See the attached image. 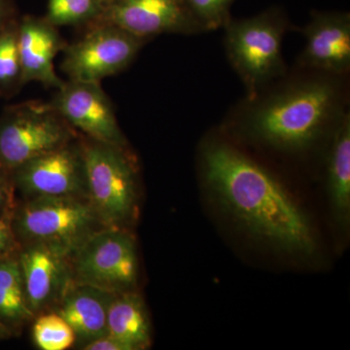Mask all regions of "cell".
Segmentation results:
<instances>
[{
  "mask_svg": "<svg viewBox=\"0 0 350 350\" xmlns=\"http://www.w3.org/2000/svg\"><path fill=\"white\" fill-rule=\"evenodd\" d=\"M202 170L214 195L253 234L289 252H313L314 234L305 213L261 165L214 140L202 149Z\"/></svg>",
  "mask_w": 350,
  "mask_h": 350,
  "instance_id": "6da1fadb",
  "label": "cell"
},
{
  "mask_svg": "<svg viewBox=\"0 0 350 350\" xmlns=\"http://www.w3.org/2000/svg\"><path fill=\"white\" fill-rule=\"evenodd\" d=\"M344 113L337 83L328 77L310 78L255 103L244 119V129L269 146L298 152L319 142Z\"/></svg>",
  "mask_w": 350,
  "mask_h": 350,
  "instance_id": "7a4b0ae2",
  "label": "cell"
},
{
  "mask_svg": "<svg viewBox=\"0 0 350 350\" xmlns=\"http://www.w3.org/2000/svg\"><path fill=\"white\" fill-rule=\"evenodd\" d=\"M16 239L40 243L72 257L94 232L105 228L87 197L31 198L12 215Z\"/></svg>",
  "mask_w": 350,
  "mask_h": 350,
  "instance_id": "3957f363",
  "label": "cell"
},
{
  "mask_svg": "<svg viewBox=\"0 0 350 350\" xmlns=\"http://www.w3.org/2000/svg\"><path fill=\"white\" fill-rule=\"evenodd\" d=\"M224 27L228 57L248 100H257L262 88L284 71L282 43L286 18L280 9L271 8L247 19H230Z\"/></svg>",
  "mask_w": 350,
  "mask_h": 350,
  "instance_id": "277c9868",
  "label": "cell"
},
{
  "mask_svg": "<svg viewBox=\"0 0 350 350\" xmlns=\"http://www.w3.org/2000/svg\"><path fill=\"white\" fill-rule=\"evenodd\" d=\"M88 200L108 228H120L135 213L137 188L130 153L87 137L80 142Z\"/></svg>",
  "mask_w": 350,
  "mask_h": 350,
  "instance_id": "5b68a950",
  "label": "cell"
},
{
  "mask_svg": "<svg viewBox=\"0 0 350 350\" xmlns=\"http://www.w3.org/2000/svg\"><path fill=\"white\" fill-rule=\"evenodd\" d=\"M75 137V129L50 103L29 101L7 108L0 117V167L11 174Z\"/></svg>",
  "mask_w": 350,
  "mask_h": 350,
  "instance_id": "8992f818",
  "label": "cell"
},
{
  "mask_svg": "<svg viewBox=\"0 0 350 350\" xmlns=\"http://www.w3.org/2000/svg\"><path fill=\"white\" fill-rule=\"evenodd\" d=\"M84 34L66 44L62 68L69 80L100 83L128 68L147 40L116 25L92 23Z\"/></svg>",
  "mask_w": 350,
  "mask_h": 350,
  "instance_id": "52a82bcc",
  "label": "cell"
},
{
  "mask_svg": "<svg viewBox=\"0 0 350 350\" xmlns=\"http://www.w3.org/2000/svg\"><path fill=\"white\" fill-rule=\"evenodd\" d=\"M76 282L111 293L129 292L137 284L138 260L133 237L120 228L105 227L87 239L72 256Z\"/></svg>",
  "mask_w": 350,
  "mask_h": 350,
  "instance_id": "ba28073f",
  "label": "cell"
},
{
  "mask_svg": "<svg viewBox=\"0 0 350 350\" xmlns=\"http://www.w3.org/2000/svg\"><path fill=\"white\" fill-rule=\"evenodd\" d=\"M50 105L87 137L129 153L111 101L100 83L68 80L57 89Z\"/></svg>",
  "mask_w": 350,
  "mask_h": 350,
  "instance_id": "9c48e42d",
  "label": "cell"
},
{
  "mask_svg": "<svg viewBox=\"0 0 350 350\" xmlns=\"http://www.w3.org/2000/svg\"><path fill=\"white\" fill-rule=\"evenodd\" d=\"M93 23L116 25L147 41L163 33L202 31L184 0H100Z\"/></svg>",
  "mask_w": 350,
  "mask_h": 350,
  "instance_id": "30bf717a",
  "label": "cell"
},
{
  "mask_svg": "<svg viewBox=\"0 0 350 350\" xmlns=\"http://www.w3.org/2000/svg\"><path fill=\"white\" fill-rule=\"evenodd\" d=\"M10 175L13 183L27 197L88 198L81 148L73 142L27 161Z\"/></svg>",
  "mask_w": 350,
  "mask_h": 350,
  "instance_id": "8fae6325",
  "label": "cell"
},
{
  "mask_svg": "<svg viewBox=\"0 0 350 350\" xmlns=\"http://www.w3.org/2000/svg\"><path fill=\"white\" fill-rule=\"evenodd\" d=\"M301 56L305 68L340 75L350 68V16L347 12H314L304 31Z\"/></svg>",
  "mask_w": 350,
  "mask_h": 350,
  "instance_id": "7c38bea8",
  "label": "cell"
},
{
  "mask_svg": "<svg viewBox=\"0 0 350 350\" xmlns=\"http://www.w3.org/2000/svg\"><path fill=\"white\" fill-rule=\"evenodd\" d=\"M66 43L45 17L27 15L18 22V48L22 86L29 82H39L46 87L59 89L64 83L57 75L54 59Z\"/></svg>",
  "mask_w": 350,
  "mask_h": 350,
  "instance_id": "4fadbf2b",
  "label": "cell"
},
{
  "mask_svg": "<svg viewBox=\"0 0 350 350\" xmlns=\"http://www.w3.org/2000/svg\"><path fill=\"white\" fill-rule=\"evenodd\" d=\"M68 258L40 243L25 244L19 259L27 304L32 312H40L61 296L71 280Z\"/></svg>",
  "mask_w": 350,
  "mask_h": 350,
  "instance_id": "5bb4252c",
  "label": "cell"
},
{
  "mask_svg": "<svg viewBox=\"0 0 350 350\" xmlns=\"http://www.w3.org/2000/svg\"><path fill=\"white\" fill-rule=\"evenodd\" d=\"M115 295L72 278L57 299V313L86 344L107 335L108 308Z\"/></svg>",
  "mask_w": 350,
  "mask_h": 350,
  "instance_id": "9a60e30c",
  "label": "cell"
},
{
  "mask_svg": "<svg viewBox=\"0 0 350 350\" xmlns=\"http://www.w3.org/2000/svg\"><path fill=\"white\" fill-rule=\"evenodd\" d=\"M328 190L338 220L347 223L350 214V116L345 112L333 130L328 159Z\"/></svg>",
  "mask_w": 350,
  "mask_h": 350,
  "instance_id": "2e32d148",
  "label": "cell"
},
{
  "mask_svg": "<svg viewBox=\"0 0 350 350\" xmlns=\"http://www.w3.org/2000/svg\"><path fill=\"white\" fill-rule=\"evenodd\" d=\"M107 335L125 342L131 350L150 344V321L142 298L133 292L116 294L107 313Z\"/></svg>",
  "mask_w": 350,
  "mask_h": 350,
  "instance_id": "e0dca14e",
  "label": "cell"
},
{
  "mask_svg": "<svg viewBox=\"0 0 350 350\" xmlns=\"http://www.w3.org/2000/svg\"><path fill=\"white\" fill-rule=\"evenodd\" d=\"M33 314L25 297L19 259L13 255L0 259V321L11 330Z\"/></svg>",
  "mask_w": 350,
  "mask_h": 350,
  "instance_id": "ac0fdd59",
  "label": "cell"
},
{
  "mask_svg": "<svg viewBox=\"0 0 350 350\" xmlns=\"http://www.w3.org/2000/svg\"><path fill=\"white\" fill-rule=\"evenodd\" d=\"M18 22L14 21L0 31V94L9 96L22 87Z\"/></svg>",
  "mask_w": 350,
  "mask_h": 350,
  "instance_id": "d6986e66",
  "label": "cell"
},
{
  "mask_svg": "<svg viewBox=\"0 0 350 350\" xmlns=\"http://www.w3.org/2000/svg\"><path fill=\"white\" fill-rule=\"evenodd\" d=\"M100 14V0H47L45 19L55 27H85Z\"/></svg>",
  "mask_w": 350,
  "mask_h": 350,
  "instance_id": "ffe728a7",
  "label": "cell"
},
{
  "mask_svg": "<svg viewBox=\"0 0 350 350\" xmlns=\"http://www.w3.org/2000/svg\"><path fill=\"white\" fill-rule=\"evenodd\" d=\"M32 331L34 342L42 350L68 349L76 340L73 329L57 312L39 317Z\"/></svg>",
  "mask_w": 350,
  "mask_h": 350,
  "instance_id": "44dd1931",
  "label": "cell"
},
{
  "mask_svg": "<svg viewBox=\"0 0 350 350\" xmlns=\"http://www.w3.org/2000/svg\"><path fill=\"white\" fill-rule=\"evenodd\" d=\"M234 0H184L189 13L200 31H214L229 22Z\"/></svg>",
  "mask_w": 350,
  "mask_h": 350,
  "instance_id": "7402d4cb",
  "label": "cell"
},
{
  "mask_svg": "<svg viewBox=\"0 0 350 350\" xmlns=\"http://www.w3.org/2000/svg\"><path fill=\"white\" fill-rule=\"evenodd\" d=\"M17 245V239L14 234L12 227V215L0 217V259L12 256Z\"/></svg>",
  "mask_w": 350,
  "mask_h": 350,
  "instance_id": "603a6c76",
  "label": "cell"
},
{
  "mask_svg": "<svg viewBox=\"0 0 350 350\" xmlns=\"http://www.w3.org/2000/svg\"><path fill=\"white\" fill-rule=\"evenodd\" d=\"M82 349L85 350H131L125 342L110 335L103 336L91 342L83 345Z\"/></svg>",
  "mask_w": 350,
  "mask_h": 350,
  "instance_id": "cb8c5ba5",
  "label": "cell"
},
{
  "mask_svg": "<svg viewBox=\"0 0 350 350\" xmlns=\"http://www.w3.org/2000/svg\"><path fill=\"white\" fill-rule=\"evenodd\" d=\"M8 172L0 167V217L8 214L10 206L11 187Z\"/></svg>",
  "mask_w": 350,
  "mask_h": 350,
  "instance_id": "d4e9b609",
  "label": "cell"
},
{
  "mask_svg": "<svg viewBox=\"0 0 350 350\" xmlns=\"http://www.w3.org/2000/svg\"><path fill=\"white\" fill-rule=\"evenodd\" d=\"M17 19L19 18L14 0H0V31Z\"/></svg>",
  "mask_w": 350,
  "mask_h": 350,
  "instance_id": "484cf974",
  "label": "cell"
},
{
  "mask_svg": "<svg viewBox=\"0 0 350 350\" xmlns=\"http://www.w3.org/2000/svg\"><path fill=\"white\" fill-rule=\"evenodd\" d=\"M11 330L0 321V340L10 337Z\"/></svg>",
  "mask_w": 350,
  "mask_h": 350,
  "instance_id": "4316f807",
  "label": "cell"
}]
</instances>
